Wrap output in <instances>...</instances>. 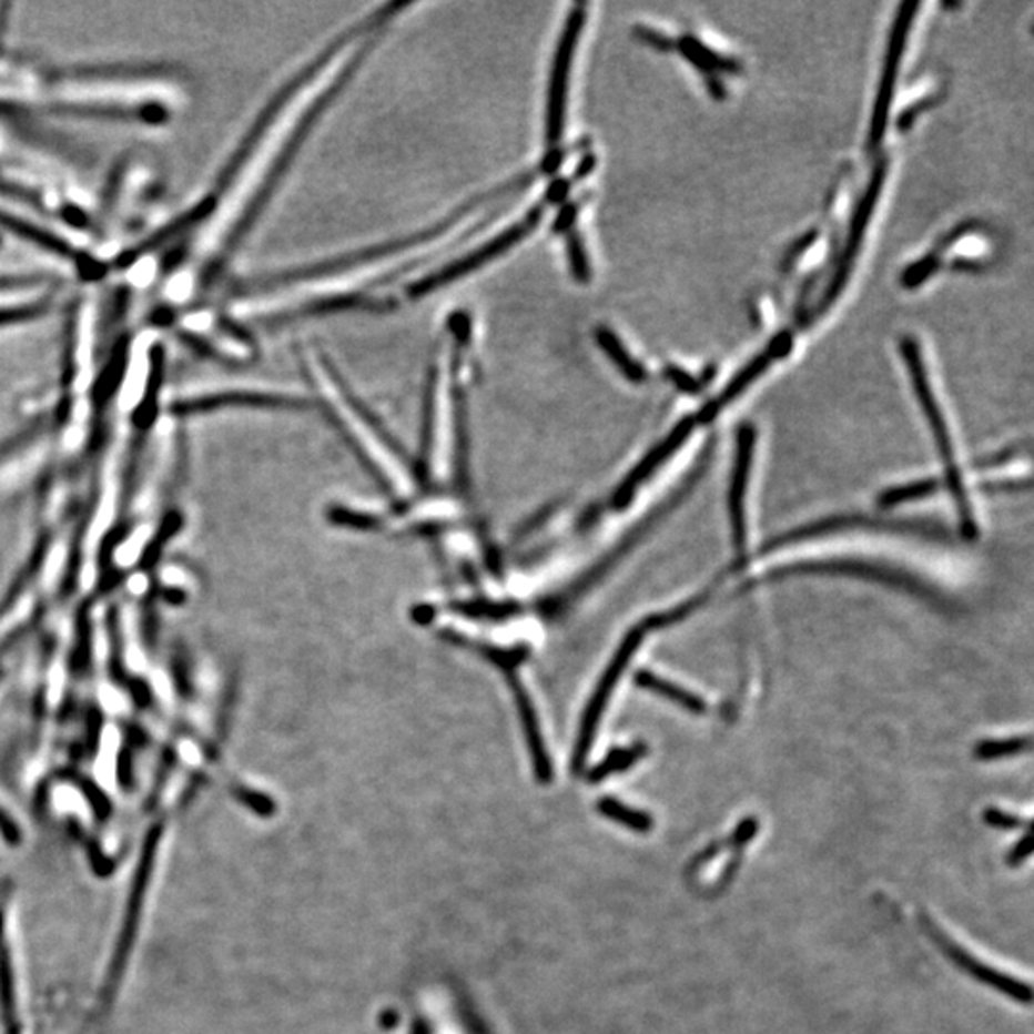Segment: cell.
<instances>
[{"label": "cell", "instance_id": "cell-1", "mask_svg": "<svg viewBox=\"0 0 1034 1034\" xmlns=\"http://www.w3.org/2000/svg\"><path fill=\"white\" fill-rule=\"evenodd\" d=\"M535 179V173H525V175L517 176V179H511L510 182H506L503 186L493 190L489 194L485 196L474 197L469 200L468 203H464L460 210L455 211L450 217L440 221L439 224H434L432 229H426V231L416 232V234H410V236H405V239L395 240V242H387V244L374 245V247H368V250H363V252H353L347 253V255H342V257L332 258V261H324V263H318V265L303 266V268H295V271H290V273L280 274V276H273L265 282V286H276V284H287V282H300V280H311V278H321V276H326L330 273H336V271H342V268H349V266L363 265V263H371L374 258L382 257V255H389V253L403 252V250H408V247H414V245L422 244L426 240L437 239L440 234L450 231L458 221L466 217L468 213L483 205L489 200H497V197L508 196L511 192L516 190L524 189L529 182Z\"/></svg>", "mask_w": 1034, "mask_h": 1034}, {"label": "cell", "instance_id": "cell-2", "mask_svg": "<svg viewBox=\"0 0 1034 1034\" xmlns=\"http://www.w3.org/2000/svg\"><path fill=\"white\" fill-rule=\"evenodd\" d=\"M901 353L904 363H906V368H909L910 378H912V385H914L915 395H918V401L922 405L923 414H925V418H927L931 429H933V435H935L939 453H941L944 464H946V474H949L946 481H949L952 497L956 503L957 514L962 517V529H964L965 538L972 540L977 535V527H975V519H973L972 508H970V500L965 495L960 469H957L956 462H954L949 427H946V422H944L941 408L936 405L933 389H931L930 376H927L925 364H923L922 349H920V345H918L914 337L904 336L901 339Z\"/></svg>", "mask_w": 1034, "mask_h": 1034}, {"label": "cell", "instance_id": "cell-3", "mask_svg": "<svg viewBox=\"0 0 1034 1034\" xmlns=\"http://www.w3.org/2000/svg\"><path fill=\"white\" fill-rule=\"evenodd\" d=\"M888 158H881V160L875 163L866 190L862 192V196H860L859 203H856V207H854L853 217H851V224H849V232H847L845 245H843V252H841V257H839L838 265H835V271H833L832 278H830L828 286H825L824 294L820 295V301H818L817 315H824L825 311L832 307L833 303L838 301L841 292L845 290L847 280H849V276L853 273L854 258L859 255L860 244H862V240H864V232H866L868 223H870L872 213H874L875 203L880 200L883 182H885V176H888Z\"/></svg>", "mask_w": 1034, "mask_h": 1034}, {"label": "cell", "instance_id": "cell-4", "mask_svg": "<svg viewBox=\"0 0 1034 1034\" xmlns=\"http://www.w3.org/2000/svg\"><path fill=\"white\" fill-rule=\"evenodd\" d=\"M587 20V7L575 4L567 16L566 28L554 54L553 73L548 84V104H546V144L558 146L566 126L567 87L574 62L575 50L579 42L582 26Z\"/></svg>", "mask_w": 1034, "mask_h": 1034}, {"label": "cell", "instance_id": "cell-5", "mask_svg": "<svg viewBox=\"0 0 1034 1034\" xmlns=\"http://www.w3.org/2000/svg\"><path fill=\"white\" fill-rule=\"evenodd\" d=\"M918 0H904L893 21V28L889 33L888 52H885V62L881 71L880 87L875 94L874 112H872V123H870V139L868 148L870 152H875L883 144V136L888 131L889 112L893 104V92L896 87V75L901 70L902 54L906 49V39H909L910 28L914 23L915 14L920 10Z\"/></svg>", "mask_w": 1034, "mask_h": 1034}, {"label": "cell", "instance_id": "cell-6", "mask_svg": "<svg viewBox=\"0 0 1034 1034\" xmlns=\"http://www.w3.org/2000/svg\"><path fill=\"white\" fill-rule=\"evenodd\" d=\"M543 211H545V203H538V205H535L519 223L511 224L510 229H506L503 234H498V236H495V239L487 242V244L479 247V250H476V252L468 253L466 257L458 258L455 263L443 266L437 273L429 274L426 278L414 282L413 286L408 287V297L419 300V297H424V295L432 294L437 287L450 284V282L466 276V274L472 273V271H476L479 266L487 265L489 261L498 257V255L508 252L517 242H521L527 234H531L533 229H535V226L540 223V219H543Z\"/></svg>", "mask_w": 1034, "mask_h": 1034}, {"label": "cell", "instance_id": "cell-7", "mask_svg": "<svg viewBox=\"0 0 1034 1034\" xmlns=\"http://www.w3.org/2000/svg\"><path fill=\"white\" fill-rule=\"evenodd\" d=\"M643 632H646V630H643L642 627H637V629L630 630L629 635L625 637L621 646H619V650H617L616 656L611 659V663H609L608 669L604 672L600 685L596 688L595 696H592L590 703H588L587 713L582 717V724H580L579 741H577V748H575L574 770H577V772L585 767V761H587L588 751H590V746H592V741H595L596 730H598V724H600L604 709L608 706L609 698H611V693L616 690L619 678H621L622 672L627 669L630 657L635 656V651L638 650V646L642 642Z\"/></svg>", "mask_w": 1034, "mask_h": 1034}, {"label": "cell", "instance_id": "cell-8", "mask_svg": "<svg viewBox=\"0 0 1034 1034\" xmlns=\"http://www.w3.org/2000/svg\"><path fill=\"white\" fill-rule=\"evenodd\" d=\"M920 922H922L923 931L935 941L936 946H939L946 956L951 957L952 962H954L962 972L972 975V977L977 979L981 983H985V985L993 986L998 993L1007 994L1010 998H1014L1015 1002H1020V1004H1031L1033 993H1031V986H1028L1027 983H1023L1020 979L1012 977V975H1007V973L998 972V970H993V967L983 964L981 960H977V957L972 956L970 952L965 951L964 946L954 943L951 936L946 935V933L931 920L930 915L923 914Z\"/></svg>", "mask_w": 1034, "mask_h": 1034}, {"label": "cell", "instance_id": "cell-9", "mask_svg": "<svg viewBox=\"0 0 1034 1034\" xmlns=\"http://www.w3.org/2000/svg\"><path fill=\"white\" fill-rule=\"evenodd\" d=\"M791 345H793V334L790 330H783L778 336L772 339V342L767 345V349L759 353L756 358H751L743 368H741L734 378L730 379V384L719 393V397L709 401L698 414H696V422L698 424H711L717 416H719L720 410L724 406L730 405L734 398L740 397L741 393L748 389L749 385L753 384L759 376H762L764 372L769 371V366L776 361L785 357L791 351Z\"/></svg>", "mask_w": 1034, "mask_h": 1034}, {"label": "cell", "instance_id": "cell-10", "mask_svg": "<svg viewBox=\"0 0 1034 1034\" xmlns=\"http://www.w3.org/2000/svg\"><path fill=\"white\" fill-rule=\"evenodd\" d=\"M756 427L753 424H741L736 437V460L730 485V519H732V540L738 550H746V493H748L749 472L753 462L756 448Z\"/></svg>", "mask_w": 1034, "mask_h": 1034}, {"label": "cell", "instance_id": "cell-11", "mask_svg": "<svg viewBox=\"0 0 1034 1034\" xmlns=\"http://www.w3.org/2000/svg\"><path fill=\"white\" fill-rule=\"evenodd\" d=\"M698 426L696 422V416H686L685 419H680L671 434L667 435V439L661 440L650 455L646 456L637 468L630 472V476L625 479L619 490H617L616 504L617 510H622L629 506L630 500L635 497L638 487L642 485L648 477L656 472L659 466H663L665 462L669 460L678 448L685 445L688 437L692 435L693 427Z\"/></svg>", "mask_w": 1034, "mask_h": 1034}, {"label": "cell", "instance_id": "cell-12", "mask_svg": "<svg viewBox=\"0 0 1034 1034\" xmlns=\"http://www.w3.org/2000/svg\"><path fill=\"white\" fill-rule=\"evenodd\" d=\"M795 574H828V575H853L862 579H875L895 587L909 588V590H920L906 575L881 569V567L870 566L864 561H849V559H830V561H811L804 566L795 567Z\"/></svg>", "mask_w": 1034, "mask_h": 1034}, {"label": "cell", "instance_id": "cell-13", "mask_svg": "<svg viewBox=\"0 0 1034 1034\" xmlns=\"http://www.w3.org/2000/svg\"><path fill=\"white\" fill-rule=\"evenodd\" d=\"M891 527V529H915V525L910 524H872L868 519H856V517H832L818 524L804 525L795 531L785 533L780 538H776L770 546L790 545L799 540H811V538L824 537L830 533L843 531V529H853V527Z\"/></svg>", "mask_w": 1034, "mask_h": 1034}, {"label": "cell", "instance_id": "cell-14", "mask_svg": "<svg viewBox=\"0 0 1034 1034\" xmlns=\"http://www.w3.org/2000/svg\"><path fill=\"white\" fill-rule=\"evenodd\" d=\"M678 50L685 54L688 62H692L699 71L706 75H717V73H736L741 70L740 63L734 58H727L709 49L707 44L698 41L696 37L686 36L678 41Z\"/></svg>", "mask_w": 1034, "mask_h": 1034}, {"label": "cell", "instance_id": "cell-15", "mask_svg": "<svg viewBox=\"0 0 1034 1034\" xmlns=\"http://www.w3.org/2000/svg\"><path fill=\"white\" fill-rule=\"evenodd\" d=\"M635 682L638 686H642L643 690H650V692L661 696V698H667L672 703H677L678 707H682L686 711L690 713L701 714L706 713L707 706L703 699L696 696V693L688 692L682 686L672 685L669 680H663V678L657 677V675H651L648 671H638L637 677H635Z\"/></svg>", "mask_w": 1034, "mask_h": 1034}, {"label": "cell", "instance_id": "cell-16", "mask_svg": "<svg viewBox=\"0 0 1034 1034\" xmlns=\"http://www.w3.org/2000/svg\"><path fill=\"white\" fill-rule=\"evenodd\" d=\"M596 342H598L604 353L614 361L617 368H619L630 382L640 384V382L646 379V368H643L642 364L638 363V361L630 357L627 347L622 345L621 339H619L611 330L606 328V326H600V328L596 330Z\"/></svg>", "mask_w": 1034, "mask_h": 1034}, {"label": "cell", "instance_id": "cell-17", "mask_svg": "<svg viewBox=\"0 0 1034 1034\" xmlns=\"http://www.w3.org/2000/svg\"><path fill=\"white\" fill-rule=\"evenodd\" d=\"M598 811L609 820L617 822V824L627 825L632 832L650 833L653 830V818L648 812L632 809L629 804L621 803L614 797H604L598 803Z\"/></svg>", "mask_w": 1034, "mask_h": 1034}, {"label": "cell", "instance_id": "cell-18", "mask_svg": "<svg viewBox=\"0 0 1034 1034\" xmlns=\"http://www.w3.org/2000/svg\"><path fill=\"white\" fill-rule=\"evenodd\" d=\"M646 746L643 743H637V746H630V748L614 749L604 761L598 762L595 769L590 770L588 774V780L592 783H600L601 780H606L609 776L617 774V772H625L629 770L635 762L640 761L643 756H646Z\"/></svg>", "mask_w": 1034, "mask_h": 1034}, {"label": "cell", "instance_id": "cell-19", "mask_svg": "<svg viewBox=\"0 0 1034 1034\" xmlns=\"http://www.w3.org/2000/svg\"><path fill=\"white\" fill-rule=\"evenodd\" d=\"M936 489H939V481H936V479L906 483V485H901V487H893V489L885 490V493L878 498V503H880L883 508H891V506H896V504L930 497V495L936 493Z\"/></svg>", "mask_w": 1034, "mask_h": 1034}, {"label": "cell", "instance_id": "cell-20", "mask_svg": "<svg viewBox=\"0 0 1034 1034\" xmlns=\"http://www.w3.org/2000/svg\"><path fill=\"white\" fill-rule=\"evenodd\" d=\"M566 244L567 257H569V266H571L574 278L580 282V284H587V282H590V278H592V268H590V263H588L587 250H585V244H582L579 232L575 231V229L567 231Z\"/></svg>", "mask_w": 1034, "mask_h": 1034}, {"label": "cell", "instance_id": "cell-21", "mask_svg": "<svg viewBox=\"0 0 1034 1034\" xmlns=\"http://www.w3.org/2000/svg\"><path fill=\"white\" fill-rule=\"evenodd\" d=\"M1031 749V738H1014V740H998V741H981L977 749H975V756L981 761H994V759H1002V757H1012L1017 756V753H1025Z\"/></svg>", "mask_w": 1034, "mask_h": 1034}, {"label": "cell", "instance_id": "cell-22", "mask_svg": "<svg viewBox=\"0 0 1034 1034\" xmlns=\"http://www.w3.org/2000/svg\"><path fill=\"white\" fill-rule=\"evenodd\" d=\"M939 268V257L936 255H930V257H923L910 265L904 273H902V286L918 287L920 284H923L925 280L930 278L931 274L935 273Z\"/></svg>", "mask_w": 1034, "mask_h": 1034}, {"label": "cell", "instance_id": "cell-23", "mask_svg": "<svg viewBox=\"0 0 1034 1034\" xmlns=\"http://www.w3.org/2000/svg\"><path fill=\"white\" fill-rule=\"evenodd\" d=\"M983 822L989 825H993L996 830H1006V832H1014V830H1027L1031 828V822L1028 820H1023V818L1014 817L1010 812L1000 811V809H985L983 811Z\"/></svg>", "mask_w": 1034, "mask_h": 1034}, {"label": "cell", "instance_id": "cell-24", "mask_svg": "<svg viewBox=\"0 0 1034 1034\" xmlns=\"http://www.w3.org/2000/svg\"><path fill=\"white\" fill-rule=\"evenodd\" d=\"M665 378L671 379L675 387L686 393V395H698L701 387H703L698 378H693L690 372H686L685 368H680L677 364H667L665 366Z\"/></svg>", "mask_w": 1034, "mask_h": 1034}, {"label": "cell", "instance_id": "cell-25", "mask_svg": "<svg viewBox=\"0 0 1034 1034\" xmlns=\"http://www.w3.org/2000/svg\"><path fill=\"white\" fill-rule=\"evenodd\" d=\"M635 36H637L640 41L646 42V44H650V47L657 50H663V52L675 49V44H677V42L672 41L671 37L663 36L661 31H656V29L643 28V26L635 28Z\"/></svg>", "mask_w": 1034, "mask_h": 1034}, {"label": "cell", "instance_id": "cell-26", "mask_svg": "<svg viewBox=\"0 0 1034 1034\" xmlns=\"http://www.w3.org/2000/svg\"><path fill=\"white\" fill-rule=\"evenodd\" d=\"M1033 853V841H1031V828L1025 830V835L1015 843L1014 849L1007 854V866L1020 868L1025 860Z\"/></svg>", "mask_w": 1034, "mask_h": 1034}, {"label": "cell", "instance_id": "cell-27", "mask_svg": "<svg viewBox=\"0 0 1034 1034\" xmlns=\"http://www.w3.org/2000/svg\"><path fill=\"white\" fill-rule=\"evenodd\" d=\"M930 104L931 100L923 99L920 100V102H915L914 105H909V108H906V110L901 113V118H899V129H901V131H906V129H910L912 123H914L915 118H918V113L923 112V110H925V105Z\"/></svg>", "mask_w": 1034, "mask_h": 1034}, {"label": "cell", "instance_id": "cell-28", "mask_svg": "<svg viewBox=\"0 0 1034 1034\" xmlns=\"http://www.w3.org/2000/svg\"><path fill=\"white\" fill-rule=\"evenodd\" d=\"M757 830H759V824H757L756 818H748V820H743V822L738 825V830L734 832V838H732L734 839L736 845H746L749 839L756 835Z\"/></svg>", "mask_w": 1034, "mask_h": 1034}, {"label": "cell", "instance_id": "cell-29", "mask_svg": "<svg viewBox=\"0 0 1034 1034\" xmlns=\"http://www.w3.org/2000/svg\"><path fill=\"white\" fill-rule=\"evenodd\" d=\"M577 211H579V205H575V203L566 205V210L561 211L558 223H556V231H571V229H574L575 217H577Z\"/></svg>", "mask_w": 1034, "mask_h": 1034}, {"label": "cell", "instance_id": "cell-30", "mask_svg": "<svg viewBox=\"0 0 1034 1034\" xmlns=\"http://www.w3.org/2000/svg\"><path fill=\"white\" fill-rule=\"evenodd\" d=\"M706 83L707 87H709V92H711V97H713V99H727V87L722 84V81H720L717 75H706Z\"/></svg>", "mask_w": 1034, "mask_h": 1034}, {"label": "cell", "instance_id": "cell-31", "mask_svg": "<svg viewBox=\"0 0 1034 1034\" xmlns=\"http://www.w3.org/2000/svg\"><path fill=\"white\" fill-rule=\"evenodd\" d=\"M814 239H817V232H811L809 236H804V239L801 240L799 244H797L795 250H791L790 255H788V258L799 257V255H801V253H803L804 250H809V245H811L812 242H814Z\"/></svg>", "mask_w": 1034, "mask_h": 1034}, {"label": "cell", "instance_id": "cell-32", "mask_svg": "<svg viewBox=\"0 0 1034 1034\" xmlns=\"http://www.w3.org/2000/svg\"><path fill=\"white\" fill-rule=\"evenodd\" d=\"M0 832L4 833L7 838H16V825L2 811H0Z\"/></svg>", "mask_w": 1034, "mask_h": 1034}]
</instances>
